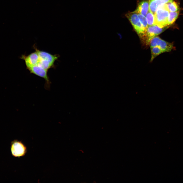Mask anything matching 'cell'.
Here are the masks:
<instances>
[{"mask_svg":"<svg viewBox=\"0 0 183 183\" xmlns=\"http://www.w3.org/2000/svg\"><path fill=\"white\" fill-rule=\"evenodd\" d=\"M167 26L161 28L156 25L148 26L143 37L141 38L146 45H149L151 40L167 28Z\"/></svg>","mask_w":183,"mask_h":183,"instance_id":"3957f363","label":"cell"},{"mask_svg":"<svg viewBox=\"0 0 183 183\" xmlns=\"http://www.w3.org/2000/svg\"><path fill=\"white\" fill-rule=\"evenodd\" d=\"M179 11L170 12L169 14L167 22L168 25L173 24L177 18Z\"/></svg>","mask_w":183,"mask_h":183,"instance_id":"7c38bea8","label":"cell"},{"mask_svg":"<svg viewBox=\"0 0 183 183\" xmlns=\"http://www.w3.org/2000/svg\"><path fill=\"white\" fill-rule=\"evenodd\" d=\"M146 18L148 26L155 25L154 15L149 10L146 14Z\"/></svg>","mask_w":183,"mask_h":183,"instance_id":"4fadbf2b","label":"cell"},{"mask_svg":"<svg viewBox=\"0 0 183 183\" xmlns=\"http://www.w3.org/2000/svg\"><path fill=\"white\" fill-rule=\"evenodd\" d=\"M126 16L141 39L144 36L146 30L141 22L138 13L135 11L128 13Z\"/></svg>","mask_w":183,"mask_h":183,"instance_id":"7a4b0ae2","label":"cell"},{"mask_svg":"<svg viewBox=\"0 0 183 183\" xmlns=\"http://www.w3.org/2000/svg\"><path fill=\"white\" fill-rule=\"evenodd\" d=\"M138 14L141 22L146 30L148 26L146 18L145 16L141 14L138 13Z\"/></svg>","mask_w":183,"mask_h":183,"instance_id":"9a60e30c","label":"cell"},{"mask_svg":"<svg viewBox=\"0 0 183 183\" xmlns=\"http://www.w3.org/2000/svg\"><path fill=\"white\" fill-rule=\"evenodd\" d=\"M159 6L160 5L166 4L168 3L172 2L173 0H155Z\"/></svg>","mask_w":183,"mask_h":183,"instance_id":"2e32d148","label":"cell"},{"mask_svg":"<svg viewBox=\"0 0 183 183\" xmlns=\"http://www.w3.org/2000/svg\"><path fill=\"white\" fill-rule=\"evenodd\" d=\"M26 68L30 73L43 78L45 81L44 86L45 88L47 90L50 89L51 83L48 75V71L37 65L28 67H26Z\"/></svg>","mask_w":183,"mask_h":183,"instance_id":"277c9868","label":"cell"},{"mask_svg":"<svg viewBox=\"0 0 183 183\" xmlns=\"http://www.w3.org/2000/svg\"><path fill=\"white\" fill-rule=\"evenodd\" d=\"M34 48L40 57L53 64H54L58 57V56L57 55H52L47 52L40 50L35 47Z\"/></svg>","mask_w":183,"mask_h":183,"instance_id":"ba28073f","label":"cell"},{"mask_svg":"<svg viewBox=\"0 0 183 183\" xmlns=\"http://www.w3.org/2000/svg\"><path fill=\"white\" fill-rule=\"evenodd\" d=\"M159 5L155 0H149V10L154 15Z\"/></svg>","mask_w":183,"mask_h":183,"instance_id":"5bb4252c","label":"cell"},{"mask_svg":"<svg viewBox=\"0 0 183 183\" xmlns=\"http://www.w3.org/2000/svg\"><path fill=\"white\" fill-rule=\"evenodd\" d=\"M149 45L150 48L155 47H159L163 52H169L174 48L172 43L166 41L157 36L154 37L151 40Z\"/></svg>","mask_w":183,"mask_h":183,"instance_id":"5b68a950","label":"cell"},{"mask_svg":"<svg viewBox=\"0 0 183 183\" xmlns=\"http://www.w3.org/2000/svg\"><path fill=\"white\" fill-rule=\"evenodd\" d=\"M169 13L166 4L159 5L154 15L155 25L161 28L167 26L168 25L167 20Z\"/></svg>","mask_w":183,"mask_h":183,"instance_id":"6da1fadb","label":"cell"},{"mask_svg":"<svg viewBox=\"0 0 183 183\" xmlns=\"http://www.w3.org/2000/svg\"><path fill=\"white\" fill-rule=\"evenodd\" d=\"M10 148L11 154L15 157L24 156L27 151L26 146L21 141L17 140L11 142Z\"/></svg>","mask_w":183,"mask_h":183,"instance_id":"8992f818","label":"cell"},{"mask_svg":"<svg viewBox=\"0 0 183 183\" xmlns=\"http://www.w3.org/2000/svg\"><path fill=\"white\" fill-rule=\"evenodd\" d=\"M151 52V58L150 61H152L157 56L163 52L159 48L157 47L150 48Z\"/></svg>","mask_w":183,"mask_h":183,"instance_id":"8fae6325","label":"cell"},{"mask_svg":"<svg viewBox=\"0 0 183 183\" xmlns=\"http://www.w3.org/2000/svg\"><path fill=\"white\" fill-rule=\"evenodd\" d=\"M149 3L148 0H143L139 4L135 11L145 16L148 11Z\"/></svg>","mask_w":183,"mask_h":183,"instance_id":"9c48e42d","label":"cell"},{"mask_svg":"<svg viewBox=\"0 0 183 183\" xmlns=\"http://www.w3.org/2000/svg\"><path fill=\"white\" fill-rule=\"evenodd\" d=\"M167 8L169 12H175L179 11V6L176 2L173 1L166 4Z\"/></svg>","mask_w":183,"mask_h":183,"instance_id":"30bf717a","label":"cell"},{"mask_svg":"<svg viewBox=\"0 0 183 183\" xmlns=\"http://www.w3.org/2000/svg\"><path fill=\"white\" fill-rule=\"evenodd\" d=\"M20 58L24 61L26 67L36 65L39 60L38 55L36 51L27 55H22Z\"/></svg>","mask_w":183,"mask_h":183,"instance_id":"52a82bcc","label":"cell"}]
</instances>
